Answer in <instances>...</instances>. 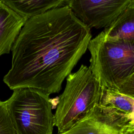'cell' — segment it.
Listing matches in <instances>:
<instances>
[{"mask_svg": "<svg viewBox=\"0 0 134 134\" xmlns=\"http://www.w3.org/2000/svg\"><path fill=\"white\" fill-rule=\"evenodd\" d=\"M91 29L68 6L27 20L12 49V66L3 78L10 90L59 93L87 49Z\"/></svg>", "mask_w": 134, "mask_h": 134, "instance_id": "obj_1", "label": "cell"}, {"mask_svg": "<svg viewBox=\"0 0 134 134\" xmlns=\"http://www.w3.org/2000/svg\"><path fill=\"white\" fill-rule=\"evenodd\" d=\"M102 92L90 67L82 64L76 72L70 74L54 114L58 133L68 130L88 115L99 104Z\"/></svg>", "mask_w": 134, "mask_h": 134, "instance_id": "obj_2", "label": "cell"}, {"mask_svg": "<svg viewBox=\"0 0 134 134\" xmlns=\"http://www.w3.org/2000/svg\"><path fill=\"white\" fill-rule=\"evenodd\" d=\"M87 49L89 67L103 89L118 90L134 73V42L106 40L102 31Z\"/></svg>", "mask_w": 134, "mask_h": 134, "instance_id": "obj_3", "label": "cell"}, {"mask_svg": "<svg viewBox=\"0 0 134 134\" xmlns=\"http://www.w3.org/2000/svg\"><path fill=\"white\" fill-rule=\"evenodd\" d=\"M5 101L17 134H52L54 116L49 96L31 88H20Z\"/></svg>", "mask_w": 134, "mask_h": 134, "instance_id": "obj_4", "label": "cell"}, {"mask_svg": "<svg viewBox=\"0 0 134 134\" xmlns=\"http://www.w3.org/2000/svg\"><path fill=\"white\" fill-rule=\"evenodd\" d=\"M130 1L67 0V5L90 29H105L117 19Z\"/></svg>", "mask_w": 134, "mask_h": 134, "instance_id": "obj_5", "label": "cell"}, {"mask_svg": "<svg viewBox=\"0 0 134 134\" xmlns=\"http://www.w3.org/2000/svg\"><path fill=\"white\" fill-rule=\"evenodd\" d=\"M95 109L105 123L119 131L134 121V98L117 90L103 88Z\"/></svg>", "mask_w": 134, "mask_h": 134, "instance_id": "obj_6", "label": "cell"}, {"mask_svg": "<svg viewBox=\"0 0 134 134\" xmlns=\"http://www.w3.org/2000/svg\"><path fill=\"white\" fill-rule=\"evenodd\" d=\"M27 20L0 0V56L10 52Z\"/></svg>", "mask_w": 134, "mask_h": 134, "instance_id": "obj_7", "label": "cell"}, {"mask_svg": "<svg viewBox=\"0 0 134 134\" xmlns=\"http://www.w3.org/2000/svg\"><path fill=\"white\" fill-rule=\"evenodd\" d=\"M102 32L108 40L134 42V0H131L117 19Z\"/></svg>", "mask_w": 134, "mask_h": 134, "instance_id": "obj_8", "label": "cell"}, {"mask_svg": "<svg viewBox=\"0 0 134 134\" xmlns=\"http://www.w3.org/2000/svg\"><path fill=\"white\" fill-rule=\"evenodd\" d=\"M8 7L27 20L57 8L67 5V0L3 1Z\"/></svg>", "mask_w": 134, "mask_h": 134, "instance_id": "obj_9", "label": "cell"}, {"mask_svg": "<svg viewBox=\"0 0 134 134\" xmlns=\"http://www.w3.org/2000/svg\"><path fill=\"white\" fill-rule=\"evenodd\" d=\"M58 134H120V131L105 123L95 107L68 130Z\"/></svg>", "mask_w": 134, "mask_h": 134, "instance_id": "obj_10", "label": "cell"}, {"mask_svg": "<svg viewBox=\"0 0 134 134\" xmlns=\"http://www.w3.org/2000/svg\"><path fill=\"white\" fill-rule=\"evenodd\" d=\"M0 134H17L5 101L0 100Z\"/></svg>", "mask_w": 134, "mask_h": 134, "instance_id": "obj_11", "label": "cell"}, {"mask_svg": "<svg viewBox=\"0 0 134 134\" xmlns=\"http://www.w3.org/2000/svg\"><path fill=\"white\" fill-rule=\"evenodd\" d=\"M117 90L134 98V73L122 83Z\"/></svg>", "mask_w": 134, "mask_h": 134, "instance_id": "obj_12", "label": "cell"}, {"mask_svg": "<svg viewBox=\"0 0 134 134\" xmlns=\"http://www.w3.org/2000/svg\"><path fill=\"white\" fill-rule=\"evenodd\" d=\"M120 132V134H134V121L123 128Z\"/></svg>", "mask_w": 134, "mask_h": 134, "instance_id": "obj_13", "label": "cell"}]
</instances>
